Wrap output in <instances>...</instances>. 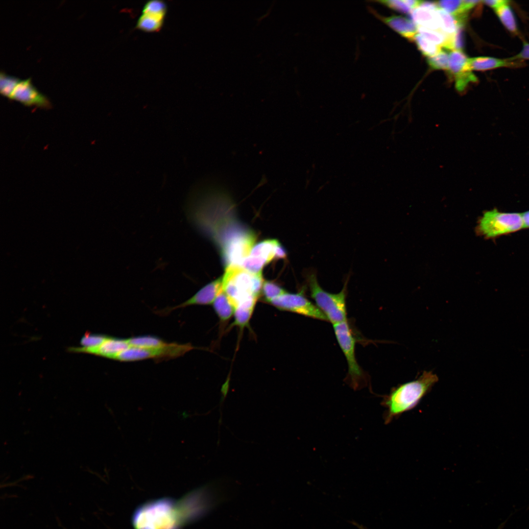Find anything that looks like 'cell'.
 <instances>
[{"label":"cell","instance_id":"obj_1","mask_svg":"<svg viewBox=\"0 0 529 529\" xmlns=\"http://www.w3.org/2000/svg\"><path fill=\"white\" fill-rule=\"evenodd\" d=\"M233 204L227 195L212 192L188 205L189 219L218 246L222 259L252 245L255 233L237 222L232 215Z\"/></svg>","mask_w":529,"mask_h":529},{"label":"cell","instance_id":"obj_2","mask_svg":"<svg viewBox=\"0 0 529 529\" xmlns=\"http://www.w3.org/2000/svg\"><path fill=\"white\" fill-rule=\"evenodd\" d=\"M438 381L435 374L424 371L417 379L392 388L382 402L387 409L384 415L385 423L388 424L394 418L414 408Z\"/></svg>","mask_w":529,"mask_h":529},{"label":"cell","instance_id":"obj_3","mask_svg":"<svg viewBox=\"0 0 529 529\" xmlns=\"http://www.w3.org/2000/svg\"><path fill=\"white\" fill-rule=\"evenodd\" d=\"M264 281L262 273L254 274L241 266L231 265L226 267L222 277V290L235 310L239 307L255 308Z\"/></svg>","mask_w":529,"mask_h":529},{"label":"cell","instance_id":"obj_4","mask_svg":"<svg viewBox=\"0 0 529 529\" xmlns=\"http://www.w3.org/2000/svg\"><path fill=\"white\" fill-rule=\"evenodd\" d=\"M133 523L135 529H176L182 525L177 503L166 499L141 506Z\"/></svg>","mask_w":529,"mask_h":529},{"label":"cell","instance_id":"obj_5","mask_svg":"<svg viewBox=\"0 0 529 529\" xmlns=\"http://www.w3.org/2000/svg\"><path fill=\"white\" fill-rule=\"evenodd\" d=\"M524 228L522 214L506 213L497 208L485 211L478 221L477 234L486 239L495 240Z\"/></svg>","mask_w":529,"mask_h":529},{"label":"cell","instance_id":"obj_6","mask_svg":"<svg viewBox=\"0 0 529 529\" xmlns=\"http://www.w3.org/2000/svg\"><path fill=\"white\" fill-rule=\"evenodd\" d=\"M307 280L311 297L327 320L333 325L346 320L345 299L347 282H346L339 292L331 293L320 286L315 273L311 272L308 273Z\"/></svg>","mask_w":529,"mask_h":529},{"label":"cell","instance_id":"obj_7","mask_svg":"<svg viewBox=\"0 0 529 529\" xmlns=\"http://www.w3.org/2000/svg\"><path fill=\"white\" fill-rule=\"evenodd\" d=\"M333 327L337 341L347 360L351 384L354 388H358L363 377L355 357V338L347 320L334 324Z\"/></svg>","mask_w":529,"mask_h":529},{"label":"cell","instance_id":"obj_8","mask_svg":"<svg viewBox=\"0 0 529 529\" xmlns=\"http://www.w3.org/2000/svg\"><path fill=\"white\" fill-rule=\"evenodd\" d=\"M269 303L280 310L293 312L317 319L328 320L319 309L305 296L303 290L296 293L287 292Z\"/></svg>","mask_w":529,"mask_h":529},{"label":"cell","instance_id":"obj_9","mask_svg":"<svg viewBox=\"0 0 529 529\" xmlns=\"http://www.w3.org/2000/svg\"><path fill=\"white\" fill-rule=\"evenodd\" d=\"M194 348L191 344L167 343L165 345L152 348L131 346L126 353L128 361H140L147 359H170L180 357Z\"/></svg>","mask_w":529,"mask_h":529},{"label":"cell","instance_id":"obj_10","mask_svg":"<svg viewBox=\"0 0 529 529\" xmlns=\"http://www.w3.org/2000/svg\"><path fill=\"white\" fill-rule=\"evenodd\" d=\"M468 59L462 50H453L449 53L448 71L454 77L455 87L458 92H462L470 83L478 80L468 67Z\"/></svg>","mask_w":529,"mask_h":529},{"label":"cell","instance_id":"obj_11","mask_svg":"<svg viewBox=\"0 0 529 529\" xmlns=\"http://www.w3.org/2000/svg\"><path fill=\"white\" fill-rule=\"evenodd\" d=\"M10 99L17 101L27 106H34L44 109L51 107V103L48 99L32 84L30 78L20 80Z\"/></svg>","mask_w":529,"mask_h":529},{"label":"cell","instance_id":"obj_12","mask_svg":"<svg viewBox=\"0 0 529 529\" xmlns=\"http://www.w3.org/2000/svg\"><path fill=\"white\" fill-rule=\"evenodd\" d=\"M222 289V277L218 278L200 289L192 297L176 306L169 308L171 311L178 308L194 305H206L213 304Z\"/></svg>","mask_w":529,"mask_h":529},{"label":"cell","instance_id":"obj_13","mask_svg":"<svg viewBox=\"0 0 529 529\" xmlns=\"http://www.w3.org/2000/svg\"><path fill=\"white\" fill-rule=\"evenodd\" d=\"M368 11L402 36L412 40L418 31L417 26L412 21L401 16H384L371 6H367Z\"/></svg>","mask_w":529,"mask_h":529},{"label":"cell","instance_id":"obj_14","mask_svg":"<svg viewBox=\"0 0 529 529\" xmlns=\"http://www.w3.org/2000/svg\"><path fill=\"white\" fill-rule=\"evenodd\" d=\"M438 8L431 5H420L412 10L411 18L417 26L439 30L440 23L437 13Z\"/></svg>","mask_w":529,"mask_h":529},{"label":"cell","instance_id":"obj_15","mask_svg":"<svg viewBox=\"0 0 529 529\" xmlns=\"http://www.w3.org/2000/svg\"><path fill=\"white\" fill-rule=\"evenodd\" d=\"M517 62L508 59H500L490 56H478L468 58V66L470 70L484 71L502 67H513Z\"/></svg>","mask_w":529,"mask_h":529},{"label":"cell","instance_id":"obj_16","mask_svg":"<svg viewBox=\"0 0 529 529\" xmlns=\"http://www.w3.org/2000/svg\"><path fill=\"white\" fill-rule=\"evenodd\" d=\"M129 346L126 339L107 337L105 341L95 350L94 354L115 360L118 354Z\"/></svg>","mask_w":529,"mask_h":529},{"label":"cell","instance_id":"obj_17","mask_svg":"<svg viewBox=\"0 0 529 529\" xmlns=\"http://www.w3.org/2000/svg\"><path fill=\"white\" fill-rule=\"evenodd\" d=\"M213 305L221 323L226 322L234 314L235 308L222 289L216 296Z\"/></svg>","mask_w":529,"mask_h":529},{"label":"cell","instance_id":"obj_18","mask_svg":"<svg viewBox=\"0 0 529 529\" xmlns=\"http://www.w3.org/2000/svg\"><path fill=\"white\" fill-rule=\"evenodd\" d=\"M509 1L494 10L499 20L510 32L517 34L518 27L513 11L509 4Z\"/></svg>","mask_w":529,"mask_h":529},{"label":"cell","instance_id":"obj_19","mask_svg":"<svg viewBox=\"0 0 529 529\" xmlns=\"http://www.w3.org/2000/svg\"><path fill=\"white\" fill-rule=\"evenodd\" d=\"M165 15L149 13H142L137 23L136 27L146 32H155L162 27Z\"/></svg>","mask_w":529,"mask_h":529},{"label":"cell","instance_id":"obj_20","mask_svg":"<svg viewBox=\"0 0 529 529\" xmlns=\"http://www.w3.org/2000/svg\"><path fill=\"white\" fill-rule=\"evenodd\" d=\"M278 243L274 239L264 240L253 246L249 255L263 258L269 263L274 259L275 250Z\"/></svg>","mask_w":529,"mask_h":529},{"label":"cell","instance_id":"obj_21","mask_svg":"<svg viewBox=\"0 0 529 529\" xmlns=\"http://www.w3.org/2000/svg\"><path fill=\"white\" fill-rule=\"evenodd\" d=\"M437 13L440 23V31L452 40L456 35L459 26L456 18L445 10L438 8Z\"/></svg>","mask_w":529,"mask_h":529},{"label":"cell","instance_id":"obj_22","mask_svg":"<svg viewBox=\"0 0 529 529\" xmlns=\"http://www.w3.org/2000/svg\"><path fill=\"white\" fill-rule=\"evenodd\" d=\"M102 335L86 334L80 340L81 348L72 349L74 351L93 353L96 348L99 346L106 339Z\"/></svg>","mask_w":529,"mask_h":529},{"label":"cell","instance_id":"obj_23","mask_svg":"<svg viewBox=\"0 0 529 529\" xmlns=\"http://www.w3.org/2000/svg\"><path fill=\"white\" fill-rule=\"evenodd\" d=\"M418 31L422 37L439 47L447 48L450 39L440 30H434L417 26Z\"/></svg>","mask_w":529,"mask_h":529},{"label":"cell","instance_id":"obj_24","mask_svg":"<svg viewBox=\"0 0 529 529\" xmlns=\"http://www.w3.org/2000/svg\"><path fill=\"white\" fill-rule=\"evenodd\" d=\"M126 339L130 346L145 348L160 347L167 343L157 337L150 336L136 337Z\"/></svg>","mask_w":529,"mask_h":529},{"label":"cell","instance_id":"obj_25","mask_svg":"<svg viewBox=\"0 0 529 529\" xmlns=\"http://www.w3.org/2000/svg\"><path fill=\"white\" fill-rule=\"evenodd\" d=\"M287 291L275 283L270 281H264L261 294L265 302L270 303L273 299L285 294Z\"/></svg>","mask_w":529,"mask_h":529},{"label":"cell","instance_id":"obj_26","mask_svg":"<svg viewBox=\"0 0 529 529\" xmlns=\"http://www.w3.org/2000/svg\"><path fill=\"white\" fill-rule=\"evenodd\" d=\"M20 81L17 77L6 74L2 71L0 72V93L9 99L16 86Z\"/></svg>","mask_w":529,"mask_h":529},{"label":"cell","instance_id":"obj_27","mask_svg":"<svg viewBox=\"0 0 529 529\" xmlns=\"http://www.w3.org/2000/svg\"><path fill=\"white\" fill-rule=\"evenodd\" d=\"M412 40L414 41L417 47L422 54L428 56V57L436 55L441 50L440 47L427 40L420 34L417 33L415 34Z\"/></svg>","mask_w":529,"mask_h":529},{"label":"cell","instance_id":"obj_28","mask_svg":"<svg viewBox=\"0 0 529 529\" xmlns=\"http://www.w3.org/2000/svg\"><path fill=\"white\" fill-rule=\"evenodd\" d=\"M268 264L265 259L249 256L242 262L240 265L247 271L254 274L262 273L264 266Z\"/></svg>","mask_w":529,"mask_h":529},{"label":"cell","instance_id":"obj_29","mask_svg":"<svg viewBox=\"0 0 529 529\" xmlns=\"http://www.w3.org/2000/svg\"><path fill=\"white\" fill-rule=\"evenodd\" d=\"M449 61V54L442 50L436 55L428 57L427 59L428 65L433 70H448Z\"/></svg>","mask_w":529,"mask_h":529},{"label":"cell","instance_id":"obj_30","mask_svg":"<svg viewBox=\"0 0 529 529\" xmlns=\"http://www.w3.org/2000/svg\"><path fill=\"white\" fill-rule=\"evenodd\" d=\"M166 12L167 6L163 1L151 0L144 4L142 13H149L166 16Z\"/></svg>","mask_w":529,"mask_h":529},{"label":"cell","instance_id":"obj_31","mask_svg":"<svg viewBox=\"0 0 529 529\" xmlns=\"http://www.w3.org/2000/svg\"><path fill=\"white\" fill-rule=\"evenodd\" d=\"M369 1L378 3L391 9L402 13H409L412 11L411 9L405 3L403 0H378Z\"/></svg>","mask_w":529,"mask_h":529},{"label":"cell","instance_id":"obj_32","mask_svg":"<svg viewBox=\"0 0 529 529\" xmlns=\"http://www.w3.org/2000/svg\"><path fill=\"white\" fill-rule=\"evenodd\" d=\"M508 59L512 61L523 59L529 60V43L526 41L524 42L521 50L517 54Z\"/></svg>","mask_w":529,"mask_h":529},{"label":"cell","instance_id":"obj_33","mask_svg":"<svg viewBox=\"0 0 529 529\" xmlns=\"http://www.w3.org/2000/svg\"><path fill=\"white\" fill-rule=\"evenodd\" d=\"M287 258V253L284 247L278 243L275 250L274 259H282Z\"/></svg>","mask_w":529,"mask_h":529},{"label":"cell","instance_id":"obj_34","mask_svg":"<svg viewBox=\"0 0 529 529\" xmlns=\"http://www.w3.org/2000/svg\"><path fill=\"white\" fill-rule=\"evenodd\" d=\"M508 0H483L482 2L488 6L489 7L493 8L494 10L498 8L503 4L507 2Z\"/></svg>","mask_w":529,"mask_h":529},{"label":"cell","instance_id":"obj_35","mask_svg":"<svg viewBox=\"0 0 529 529\" xmlns=\"http://www.w3.org/2000/svg\"><path fill=\"white\" fill-rule=\"evenodd\" d=\"M405 3L411 9H415L420 6L422 1L416 0H403Z\"/></svg>","mask_w":529,"mask_h":529},{"label":"cell","instance_id":"obj_36","mask_svg":"<svg viewBox=\"0 0 529 529\" xmlns=\"http://www.w3.org/2000/svg\"><path fill=\"white\" fill-rule=\"evenodd\" d=\"M522 214L525 228H529V210Z\"/></svg>","mask_w":529,"mask_h":529}]
</instances>
